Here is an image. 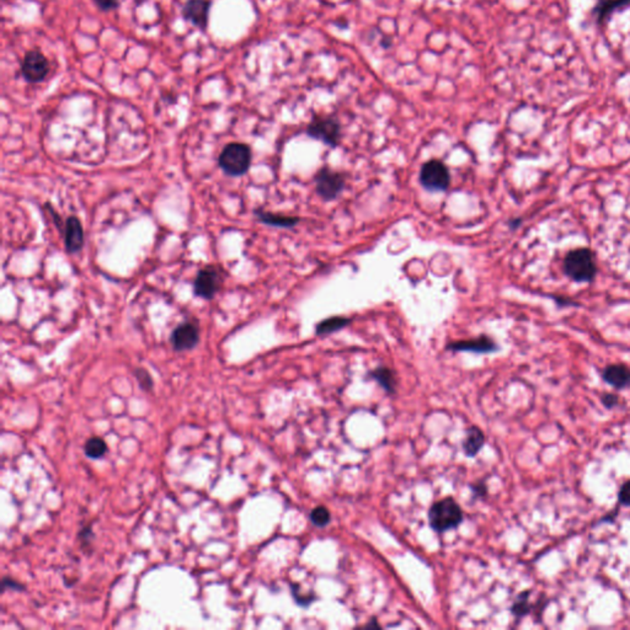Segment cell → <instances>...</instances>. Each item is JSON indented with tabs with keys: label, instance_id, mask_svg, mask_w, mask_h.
I'll return each instance as SVG.
<instances>
[{
	"label": "cell",
	"instance_id": "6da1fadb",
	"mask_svg": "<svg viewBox=\"0 0 630 630\" xmlns=\"http://www.w3.org/2000/svg\"><path fill=\"white\" fill-rule=\"evenodd\" d=\"M251 159L253 153L248 144L233 142L223 148L218 158V164L227 175L241 176L250 169Z\"/></svg>",
	"mask_w": 630,
	"mask_h": 630
},
{
	"label": "cell",
	"instance_id": "7a4b0ae2",
	"mask_svg": "<svg viewBox=\"0 0 630 630\" xmlns=\"http://www.w3.org/2000/svg\"><path fill=\"white\" fill-rule=\"evenodd\" d=\"M463 517V510L452 497H446L441 501L433 504L428 511L430 526L440 533L458 527L462 523Z\"/></svg>",
	"mask_w": 630,
	"mask_h": 630
},
{
	"label": "cell",
	"instance_id": "3957f363",
	"mask_svg": "<svg viewBox=\"0 0 630 630\" xmlns=\"http://www.w3.org/2000/svg\"><path fill=\"white\" fill-rule=\"evenodd\" d=\"M564 270L567 276L577 282L594 280L597 272L594 254L587 249H576L566 255Z\"/></svg>",
	"mask_w": 630,
	"mask_h": 630
},
{
	"label": "cell",
	"instance_id": "277c9868",
	"mask_svg": "<svg viewBox=\"0 0 630 630\" xmlns=\"http://www.w3.org/2000/svg\"><path fill=\"white\" fill-rule=\"evenodd\" d=\"M420 184L431 192H443L451 184V173L448 166L440 159L423 163L420 169Z\"/></svg>",
	"mask_w": 630,
	"mask_h": 630
},
{
	"label": "cell",
	"instance_id": "5b68a950",
	"mask_svg": "<svg viewBox=\"0 0 630 630\" xmlns=\"http://www.w3.org/2000/svg\"><path fill=\"white\" fill-rule=\"evenodd\" d=\"M315 191L324 201H334L340 196L346 186V175L324 166L314 176Z\"/></svg>",
	"mask_w": 630,
	"mask_h": 630
},
{
	"label": "cell",
	"instance_id": "8992f818",
	"mask_svg": "<svg viewBox=\"0 0 630 630\" xmlns=\"http://www.w3.org/2000/svg\"><path fill=\"white\" fill-rule=\"evenodd\" d=\"M307 134L310 139L335 148L340 144L341 124L330 116H315L307 127Z\"/></svg>",
	"mask_w": 630,
	"mask_h": 630
},
{
	"label": "cell",
	"instance_id": "52a82bcc",
	"mask_svg": "<svg viewBox=\"0 0 630 630\" xmlns=\"http://www.w3.org/2000/svg\"><path fill=\"white\" fill-rule=\"evenodd\" d=\"M50 73V63L40 50H31L21 62V75L30 84H38L43 82Z\"/></svg>",
	"mask_w": 630,
	"mask_h": 630
},
{
	"label": "cell",
	"instance_id": "ba28073f",
	"mask_svg": "<svg viewBox=\"0 0 630 630\" xmlns=\"http://www.w3.org/2000/svg\"><path fill=\"white\" fill-rule=\"evenodd\" d=\"M223 277L216 267H205L195 280V295L203 299H212L221 290Z\"/></svg>",
	"mask_w": 630,
	"mask_h": 630
},
{
	"label": "cell",
	"instance_id": "9c48e42d",
	"mask_svg": "<svg viewBox=\"0 0 630 630\" xmlns=\"http://www.w3.org/2000/svg\"><path fill=\"white\" fill-rule=\"evenodd\" d=\"M211 0H188L183 8V16L193 26L205 31L208 26Z\"/></svg>",
	"mask_w": 630,
	"mask_h": 630
},
{
	"label": "cell",
	"instance_id": "30bf717a",
	"mask_svg": "<svg viewBox=\"0 0 630 630\" xmlns=\"http://www.w3.org/2000/svg\"><path fill=\"white\" fill-rule=\"evenodd\" d=\"M200 341V329L193 322H184L171 334V345L175 351L192 350Z\"/></svg>",
	"mask_w": 630,
	"mask_h": 630
},
{
	"label": "cell",
	"instance_id": "8fae6325",
	"mask_svg": "<svg viewBox=\"0 0 630 630\" xmlns=\"http://www.w3.org/2000/svg\"><path fill=\"white\" fill-rule=\"evenodd\" d=\"M447 350L453 352H474V354H490L497 350V345L491 337L487 335L478 336L469 340L453 341L447 345Z\"/></svg>",
	"mask_w": 630,
	"mask_h": 630
},
{
	"label": "cell",
	"instance_id": "7c38bea8",
	"mask_svg": "<svg viewBox=\"0 0 630 630\" xmlns=\"http://www.w3.org/2000/svg\"><path fill=\"white\" fill-rule=\"evenodd\" d=\"M65 244L67 251L78 253L84 245V228L77 217H70L65 222Z\"/></svg>",
	"mask_w": 630,
	"mask_h": 630
},
{
	"label": "cell",
	"instance_id": "4fadbf2b",
	"mask_svg": "<svg viewBox=\"0 0 630 630\" xmlns=\"http://www.w3.org/2000/svg\"><path fill=\"white\" fill-rule=\"evenodd\" d=\"M602 378L609 386H614L617 389H624L630 386V368L624 364H611L604 368Z\"/></svg>",
	"mask_w": 630,
	"mask_h": 630
},
{
	"label": "cell",
	"instance_id": "5bb4252c",
	"mask_svg": "<svg viewBox=\"0 0 630 630\" xmlns=\"http://www.w3.org/2000/svg\"><path fill=\"white\" fill-rule=\"evenodd\" d=\"M255 214L258 217L259 221L267 224V226L276 227V228H295L298 226L299 217L286 216V214H280V213H271V212L263 211V210H256Z\"/></svg>",
	"mask_w": 630,
	"mask_h": 630
},
{
	"label": "cell",
	"instance_id": "9a60e30c",
	"mask_svg": "<svg viewBox=\"0 0 630 630\" xmlns=\"http://www.w3.org/2000/svg\"><path fill=\"white\" fill-rule=\"evenodd\" d=\"M350 317H342V315H335V317H327L317 324L315 327V332L317 335L324 336L330 335L334 332H340L342 329L350 325Z\"/></svg>",
	"mask_w": 630,
	"mask_h": 630
},
{
	"label": "cell",
	"instance_id": "2e32d148",
	"mask_svg": "<svg viewBox=\"0 0 630 630\" xmlns=\"http://www.w3.org/2000/svg\"><path fill=\"white\" fill-rule=\"evenodd\" d=\"M484 443H485V436H484L483 431L477 426H472L467 431V436L463 442V450H465V455L468 457H475L483 448Z\"/></svg>",
	"mask_w": 630,
	"mask_h": 630
},
{
	"label": "cell",
	"instance_id": "e0dca14e",
	"mask_svg": "<svg viewBox=\"0 0 630 630\" xmlns=\"http://www.w3.org/2000/svg\"><path fill=\"white\" fill-rule=\"evenodd\" d=\"M369 377L373 378L374 381L379 383V386H382L384 391L388 393H394L396 389V372L391 368L381 366L376 369H373L372 372H369Z\"/></svg>",
	"mask_w": 630,
	"mask_h": 630
},
{
	"label": "cell",
	"instance_id": "ac0fdd59",
	"mask_svg": "<svg viewBox=\"0 0 630 630\" xmlns=\"http://www.w3.org/2000/svg\"><path fill=\"white\" fill-rule=\"evenodd\" d=\"M85 455H88L92 460H99L106 455L107 452V445L106 442L100 438H92L87 441L85 447H84Z\"/></svg>",
	"mask_w": 630,
	"mask_h": 630
},
{
	"label": "cell",
	"instance_id": "d6986e66",
	"mask_svg": "<svg viewBox=\"0 0 630 630\" xmlns=\"http://www.w3.org/2000/svg\"><path fill=\"white\" fill-rule=\"evenodd\" d=\"M628 3H630V0H606V1L599 3L597 8L594 9V13L597 14L598 21L603 23L617 8L628 4Z\"/></svg>",
	"mask_w": 630,
	"mask_h": 630
},
{
	"label": "cell",
	"instance_id": "ffe728a7",
	"mask_svg": "<svg viewBox=\"0 0 630 630\" xmlns=\"http://www.w3.org/2000/svg\"><path fill=\"white\" fill-rule=\"evenodd\" d=\"M531 609H532V606L529 603V591L520 594V596L517 597L515 603H514V606L511 608L514 616L517 617V618L527 616L531 612Z\"/></svg>",
	"mask_w": 630,
	"mask_h": 630
},
{
	"label": "cell",
	"instance_id": "44dd1931",
	"mask_svg": "<svg viewBox=\"0 0 630 630\" xmlns=\"http://www.w3.org/2000/svg\"><path fill=\"white\" fill-rule=\"evenodd\" d=\"M330 520H332L330 511L327 510L325 506H317L310 512V521L317 527H325L329 525Z\"/></svg>",
	"mask_w": 630,
	"mask_h": 630
},
{
	"label": "cell",
	"instance_id": "7402d4cb",
	"mask_svg": "<svg viewBox=\"0 0 630 630\" xmlns=\"http://www.w3.org/2000/svg\"><path fill=\"white\" fill-rule=\"evenodd\" d=\"M134 374H136V378H137L139 386H141L143 391H152L153 386H154V382H153L152 376L149 374L148 371H146L144 368H139V369H136Z\"/></svg>",
	"mask_w": 630,
	"mask_h": 630
},
{
	"label": "cell",
	"instance_id": "603a6c76",
	"mask_svg": "<svg viewBox=\"0 0 630 630\" xmlns=\"http://www.w3.org/2000/svg\"><path fill=\"white\" fill-rule=\"evenodd\" d=\"M618 500L623 506H630V480L621 485L618 494Z\"/></svg>",
	"mask_w": 630,
	"mask_h": 630
},
{
	"label": "cell",
	"instance_id": "cb8c5ba5",
	"mask_svg": "<svg viewBox=\"0 0 630 630\" xmlns=\"http://www.w3.org/2000/svg\"><path fill=\"white\" fill-rule=\"evenodd\" d=\"M601 401L607 409H613L619 405V396L613 394V393H604L601 396Z\"/></svg>",
	"mask_w": 630,
	"mask_h": 630
},
{
	"label": "cell",
	"instance_id": "d4e9b609",
	"mask_svg": "<svg viewBox=\"0 0 630 630\" xmlns=\"http://www.w3.org/2000/svg\"><path fill=\"white\" fill-rule=\"evenodd\" d=\"M92 1L102 11H110V10L116 9L119 4H120V0H92Z\"/></svg>",
	"mask_w": 630,
	"mask_h": 630
},
{
	"label": "cell",
	"instance_id": "484cf974",
	"mask_svg": "<svg viewBox=\"0 0 630 630\" xmlns=\"http://www.w3.org/2000/svg\"><path fill=\"white\" fill-rule=\"evenodd\" d=\"M6 587H11V589L15 590H21V585H18V582H15L14 580L4 579L3 580V590L6 589Z\"/></svg>",
	"mask_w": 630,
	"mask_h": 630
},
{
	"label": "cell",
	"instance_id": "4316f807",
	"mask_svg": "<svg viewBox=\"0 0 630 630\" xmlns=\"http://www.w3.org/2000/svg\"><path fill=\"white\" fill-rule=\"evenodd\" d=\"M474 492L478 495V496H485L487 495V492H488V489L487 487L484 485V484L479 483L475 485L473 488Z\"/></svg>",
	"mask_w": 630,
	"mask_h": 630
},
{
	"label": "cell",
	"instance_id": "83f0119b",
	"mask_svg": "<svg viewBox=\"0 0 630 630\" xmlns=\"http://www.w3.org/2000/svg\"><path fill=\"white\" fill-rule=\"evenodd\" d=\"M367 626V628H372V626H376V628H381V626H379V624H378V623H376V621H373L371 624L368 623L367 626Z\"/></svg>",
	"mask_w": 630,
	"mask_h": 630
}]
</instances>
